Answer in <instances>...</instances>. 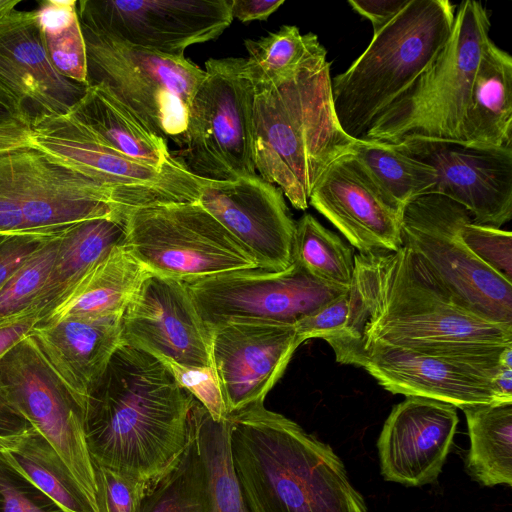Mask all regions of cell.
Returning a JSON list of instances; mask_svg holds the SVG:
<instances>
[{
	"mask_svg": "<svg viewBox=\"0 0 512 512\" xmlns=\"http://www.w3.org/2000/svg\"><path fill=\"white\" fill-rule=\"evenodd\" d=\"M349 317L333 352L380 345L454 358H499L512 327L456 304L407 246L354 256Z\"/></svg>",
	"mask_w": 512,
	"mask_h": 512,
	"instance_id": "obj_1",
	"label": "cell"
},
{
	"mask_svg": "<svg viewBox=\"0 0 512 512\" xmlns=\"http://www.w3.org/2000/svg\"><path fill=\"white\" fill-rule=\"evenodd\" d=\"M195 400L159 358L121 342L84 403L92 461L153 483L183 451Z\"/></svg>",
	"mask_w": 512,
	"mask_h": 512,
	"instance_id": "obj_2",
	"label": "cell"
},
{
	"mask_svg": "<svg viewBox=\"0 0 512 512\" xmlns=\"http://www.w3.org/2000/svg\"><path fill=\"white\" fill-rule=\"evenodd\" d=\"M231 459L248 512H368L333 449L261 404L228 415Z\"/></svg>",
	"mask_w": 512,
	"mask_h": 512,
	"instance_id": "obj_3",
	"label": "cell"
},
{
	"mask_svg": "<svg viewBox=\"0 0 512 512\" xmlns=\"http://www.w3.org/2000/svg\"><path fill=\"white\" fill-rule=\"evenodd\" d=\"M326 55L322 46L289 77L255 91L256 171L298 210L307 209L319 177L356 142L336 116Z\"/></svg>",
	"mask_w": 512,
	"mask_h": 512,
	"instance_id": "obj_4",
	"label": "cell"
},
{
	"mask_svg": "<svg viewBox=\"0 0 512 512\" xmlns=\"http://www.w3.org/2000/svg\"><path fill=\"white\" fill-rule=\"evenodd\" d=\"M455 6L448 0H408L376 32L365 51L332 79L336 116L359 140L374 120L438 57L452 33Z\"/></svg>",
	"mask_w": 512,
	"mask_h": 512,
	"instance_id": "obj_5",
	"label": "cell"
},
{
	"mask_svg": "<svg viewBox=\"0 0 512 512\" xmlns=\"http://www.w3.org/2000/svg\"><path fill=\"white\" fill-rule=\"evenodd\" d=\"M489 30L486 8L478 1L461 2L441 53L359 140L386 144L407 139L464 142L463 124Z\"/></svg>",
	"mask_w": 512,
	"mask_h": 512,
	"instance_id": "obj_6",
	"label": "cell"
},
{
	"mask_svg": "<svg viewBox=\"0 0 512 512\" xmlns=\"http://www.w3.org/2000/svg\"><path fill=\"white\" fill-rule=\"evenodd\" d=\"M81 27L88 86H101L151 132L183 147L190 105L205 71L185 56L151 51Z\"/></svg>",
	"mask_w": 512,
	"mask_h": 512,
	"instance_id": "obj_7",
	"label": "cell"
},
{
	"mask_svg": "<svg viewBox=\"0 0 512 512\" xmlns=\"http://www.w3.org/2000/svg\"><path fill=\"white\" fill-rule=\"evenodd\" d=\"M130 210L114 188L32 143L0 151V233L57 229Z\"/></svg>",
	"mask_w": 512,
	"mask_h": 512,
	"instance_id": "obj_8",
	"label": "cell"
},
{
	"mask_svg": "<svg viewBox=\"0 0 512 512\" xmlns=\"http://www.w3.org/2000/svg\"><path fill=\"white\" fill-rule=\"evenodd\" d=\"M245 58L208 59L189 110L179 157L203 179L236 181L256 175L255 91Z\"/></svg>",
	"mask_w": 512,
	"mask_h": 512,
	"instance_id": "obj_9",
	"label": "cell"
},
{
	"mask_svg": "<svg viewBox=\"0 0 512 512\" xmlns=\"http://www.w3.org/2000/svg\"><path fill=\"white\" fill-rule=\"evenodd\" d=\"M472 219L440 194L410 202L402 214L403 245L410 248L453 301L490 322L512 327V283L483 263L462 241Z\"/></svg>",
	"mask_w": 512,
	"mask_h": 512,
	"instance_id": "obj_10",
	"label": "cell"
},
{
	"mask_svg": "<svg viewBox=\"0 0 512 512\" xmlns=\"http://www.w3.org/2000/svg\"><path fill=\"white\" fill-rule=\"evenodd\" d=\"M126 247L151 274L190 282L257 269L247 249L197 201L136 208Z\"/></svg>",
	"mask_w": 512,
	"mask_h": 512,
	"instance_id": "obj_11",
	"label": "cell"
},
{
	"mask_svg": "<svg viewBox=\"0 0 512 512\" xmlns=\"http://www.w3.org/2000/svg\"><path fill=\"white\" fill-rule=\"evenodd\" d=\"M185 283L211 334L229 324L295 325L349 290L315 279L294 262L281 272L237 270Z\"/></svg>",
	"mask_w": 512,
	"mask_h": 512,
	"instance_id": "obj_12",
	"label": "cell"
},
{
	"mask_svg": "<svg viewBox=\"0 0 512 512\" xmlns=\"http://www.w3.org/2000/svg\"><path fill=\"white\" fill-rule=\"evenodd\" d=\"M0 393L55 448L97 511L93 461L83 427L84 404L30 335L0 360Z\"/></svg>",
	"mask_w": 512,
	"mask_h": 512,
	"instance_id": "obj_13",
	"label": "cell"
},
{
	"mask_svg": "<svg viewBox=\"0 0 512 512\" xmlns=\"http://www.w3.org/2000/svg\"><path fill=\"white\" fill-rule=\"evenodd\" d=\"M507 349L500 358L489 359L454 358L380 345L334 354L338 363L363 368L393 394L424 397L463 410L511 402L495 386L502 368L512 366V355Z\"/></svg>",
	"mask_w": 512,
	"mask_h": 512,
	"instance_id": "obj_14",
	"label": "cell"
},
{
	"mask_svg": "<svg viewBox=\"0 0 512 512\" xmlns=\"http://www.w3.org/2000/svg\"><path fill=\"white\" fill-rule=\"evenodd\" d=\"M31 143L114 188L131 210L198 201L209 181L189 170H161L114 150L69 115L36 123Z\"/></svg>",
	"mask_w": 512,
	"mask_h": 512,
	"instance_id": "obj_15",
	"label": "cell"
},
{
	"mask_svg": "<svg viewBox=\"0 0 512 512\" xmlns=\"http://www.w3.org/2000/svg\"><path fill=\"white\" fill-rule=\"evenodd\" d=\"M140 512H248L232 464L228 418L215 421L195 400L184 449L150 484Z\"/></svg>",
	"mask_w": 512,
	"mask_h": 512,
	"instance_id": "obj_16",
	"label": "cell"
},
{
	"mask_svg": "<svg viewBox=\"0 0 512 512\" xmlns=\"http://www.w3.org/2000/svg\"><path fill=\"white\" fill-rule=\"evenodd\" d=\"M77 11L82 26L171 56L218 38L233 20L231 0H80Z\"/></svg>",
	"mask_w": 512,
	"mask_h": 512,
	"instance_id": "obj_17",
	"label": "cell"
},
{
	"mask_svg": "<svg viewBox=\"0 0 512 512\" xmlns=\"http://www.w3.org/2000/svg\"><path fill=\"white\" fill-rule=\"evenodd\" d=\"M394 145L430 165L437 175L433 193L464 207L474 224L501 228L511 220L512 146L428 139Z\"/></svg>",
	"mask_w": 512,
	"mask_h": 512,
	"instance_id": "obj_18",
	"label": "cell"
},
{
	"mask_svg": "<svg viewBox=\"0 0 512 512\" xmlns=\"http://www.w3.org/2000/svg\"><path fill=\"white\" fill-rule=\"evenodd\" d=\"M121 342L186 367H212V334L185 282L149 273L125 308Z\"/></svg>",
	"mask_w": 512,
	"mask_h": 512,
	"instance_id": "obj_19",
	"label": "cell"
},
{
	"mask_svg": "<svg viewBox=\"0 0 512 512\" xmlns=\"http://www.w3.org/2000/svg\"><path fill=\"white\" fill-rule=\"evenodd\" d=\"M197 202L247 249L259 269L281 272L293 264L296 222L277 186L258 174L209 180Z\"/></svg>",
	"mask_w": 512,
	"mask_h": 512,
	"instance_id": "obj_20",
	"label": "cell"
},
{
	"mask_svg": "<svg viewBox=\"0 0 512 512\" xmlns=\"http://www.w3.org/2000/svg\"><path fill=\"white\" fill-rule=\"evenodd\" d=\"M358 253L403 246V211L352 154L332 162L315 183L309 202Z\"/></svg>",
	"mask_w": 512,
	"mask_h": 512,
	"instance_id": "obj_21",
	"label": "cell"
},
{
	"mask_svg": "<svg viewBox=\"0 0 512 512\" xmlns=\"http://www.w3.org/2000/svg\"><path fill=\"white\" fill-rule=\"evenodd\" d=\"M302 343L294 325L229 324L215 329L212 366L227 414L263 403Z\"/></svg>",
	"mask_w": 512,
	"mask_h": 512,
	"instance_id": "obj_22",
	"label": "cell"
},
{
	"mask_svg": "<svg viewBox=\"0 0 512 512\" xmlns=\"http://www.w3.org/2000/svg\"><path fill=\"white\" fill-rule=\"evenodd\" d=\"M0 85L17 100L30 128L67 115L88 88L52 65L36 11L16 9L0 16Z\"/></svg>",
	"mask_w": 512,
	"mask_h": 512,
	"instance_id": "obj_23",
	"label": "cell"
},
{
	"mask_svg": "<svg viewBox=\"0 0 512 512\" xmlns=\"http://www.w3.org/2000/svg\"><path fill=\"white\" fill-rule=\"evenodd\" d=\"M458 422L456 407L406 396L392 408L377 441L383 478L411 487L435 482L450 452Z\"/></svg>",
	"mask_w": 512,
	"mask_h": 512,
	"instance_id": "obj_24",
	"label": "cell"
},
{
	"mask_svg": "<svg viewBox=\"0 0 512 512\" xmlns=\"http://www.w3.org/2000/svg\"><path fill=\"white\" fill-rule=\"evenodd\" d=\"M121 318H64L37 324L30 336L77 397L86 396L121 344Z\"/></svg>",
	"mask_w": 512,
	"mask_h": 512,
	"instance_id": "obj_25",
	"label": "cell"
},
{
	"mask_svg": "<svg viewBox=\"0 0 512 512\" xmlns=\"http://www.w3.org/2000/svg\"><path fill=\"white\" fill-rule=\"evenodd\" d=\"M121 154L161 170L186 171L167 140L147 129L126 107L99 85L88 86L67 114Z\"/></svg>",
	"mask_w": 512,
	"mask_h": 512,
	"instance_id": "obj_26",
	"label": "cell"
},
{
	"mask_svg": "<svg viewBox=\"0 0 512 512\" xmlns=\"http://www.w3.org/2000/svg\"><path fill=\"white\" fill-rule=\"evenodd\" d=\"M126 215L86 219L63 231L53 269L32 310L43 318L112 250L126 246Z\"/></svg>",
	"mask_w": 512,
	"mask_h": 512,
	"instance_id": "obj_27",
	"label": "cell"
},
{
	"mask_svg": "<svg viewBox=\"0 0 512 512\" xmlns=\"http://www.w3.org/2000/svg\"><path fill=\"white\" fill-rule=\"evenodd\" d=\"M148 274L126 246L117 247L38 324L64 318H121Z\"/></svg>",
	"mask_w": 512,
	"mask_h": 512,
	"instance_id": "obj_28",
	"label": "cell"
},
{
	"mask_svg": "<svg viewBox=\"0 0 512 512\" xmlns=\"http://www.w3.org/2000/svg\"><path fill=\"white\" fill-rule=\"evenodd\" d=\"M463 141L512 146V57L491 39L484 47L474 79Z\"/></svg>",
	"mask_w": 512,
	"mask_h": 512,
	"instance_id": "obj_29",
	"label": "cell"
},
{
	"mask_svg": "<svg viewBox=\"0 0 512 512\" xmlns=\"http://www.w3.org/2000/svg\"><path fill=\"white\" fill-rule=\"evenodd\" d=\"M467 474L482 486H512V401L467 407Z\"/></svg>",
	"mask_w": 512,
	"mask_h": 512,
	"instance_id": "obj_30",
	"label": "cell"
},
{
	"mask_svg": "<svg viewBox=\"0 0 512 512\" xmlns=\"http://www.w3.org/2000/svg\"><path fill=\"white\" fill-rule=\"evenodd\" d=\"M14 465L68 512H97L59 453L33 426L4 450Z\"/></svg>",
	"mask_w": 512,
	"mask_h": 512,
	"instance_id": "obj_31",
	"label": "cell"
},
{
	"mask_svg": "<svg viewBox=\"0 0 512 512\" xmlns=\"http://www.w3.org/2000/svg\"><path fill=\"white\" fill-rule=\"evenodd\" d=\"M351 153L402 211L416 198L433 193L435 170L394 144L356 140Z\"/></svg>",
	"mask_w": 512,
	"mask_h": 512,
	"instance_id": "obj_32",
	"label": "cell"
},
{
	"mask_svg": "<svg viewBox=\"0 0 512 512\" xmlns=\"http://www.w3.org/2000/svg\"><path fill=\"white\" fill-rule=\"evenodd\" d=\"M293 262L315 279L349 289L354 274V249L314 216L304 214L295 226Z\"/></svg>",
	"mask_w": 512,
	"mask_h": 512,
	"instance_id": "obj_33",
	"label": "cell"
},
{
	"mask_svg": "<svg viewBox=\"0 0 512 512\" xmlns=\"http://www.w3.org/2000/svg\"><path fill=\"white\" fill-rule=\"evenodd\" d=\"M244 45L248 52L245 67L254 91L286 79L323 46L317 35H302L294 25H283L257 40L247 39Z\"/></svg>",
	"mask_w": 512,
	"mask_h": 512,
	"instance_id": "obj_34",
	"label": "cell"
},
{
	"mask_svg": "<svg viewBox=\"0 0 512 512\" xmlns=\"http://www.w3.org/2000/svg\"><path fill=\"white\" fill-rule=\"evenodd\" d=\"M35 11L52 65L64 77L88 85L86 45L77 1L46 0Z\"/></svg>",
	"mask_w": 512,
	"mask_h": 512,
	"instance_id": "obj_35",
	"label": "cell"
},
{
	"mask_svg": "<svg viewBox=\"0 0 512 512\" xmlns=\"http://www.w3.org/2000/svg\"><path fill=\"white\" fill-rule=\"evenodd\" d=\"M63 231L37 250L0 289V321L32 310L53 269Z\"/></svg>",
	"mask_w": 512,
	"mask_h": 512,
	"instance_id": "obj_36",
	"label": "cell"
},
{
	"mask_svg": "<svg viewBox=\"0 0 512 512\" xmlns=\"http://www.w3.org/2000/svg\"><path fill=\"white\" fill-rule=\"evenodd\" d=\"M0 512H68L34 485L0 449Z\"/></svg>",
	"mask_w": 512,
	"mask_h": 512,
	"instance_id": "obj_37",
	"label": "cell"
},
{
	"mask_svg": "<svg viewBox=\"0 0 512 512\" xmlns=\"http://www.w3.org/2000/svg\"><path fill=\"white\" fill-rule=\"evenodd\" d=\"M97 512H140L150 484L93 462Z\"/></svg>",
	"mask_w": 512,
	"mask_h": 512,
	"instance_id": "obj_38",
	"label": "cell"
},
{
	"mask_svg": "<svg viewBox=\"0 0 512 512\" xmlns=\"http://www.w3.org/2000/svg\"><path fill=\"white\" fill-rule=\"evenodd\" d=\"M466 246L489 268L512 283V234L501 228L474 224L472 219L460 228Z\"/></svg>",
	"mask_w": 512,
	"mask_h": 512,
	"instance_id": "obj_39",
	"label": "cell"
},
{
	"mask_svg": "<svg viewBox=\"0 0 512 512\" xmlns=\"http://www.w3.org/2000/svg\"><path fill=\"white\" fill-rule=\"evenodd\" d=\"M160 360L170 369L179 385L202 404L215 421L227 420L228 414L213 366L186 367L169 360Z\"/></svg>",
	"mask_w": 512,
	"mask_h": 512,
	"instance_id": "obj_40",
	"label": "cell"
},
{
	"mask_svg": "<svg viewBox=\"0 0 512 512\" xmlns=\"http://www.w3.org/2000/svg\"><path fill=\"white\" fill-rule=\"evenodd\" d=\"M66 227L0 233V289L37 250Z\"/></svg>",
	"mask_w": 512,
	"mask_h": 512,
	"instance_id": "obj_41",
	"label": "cell"
},
{
	"mask_svg": "<svg viewBox=\"0 0 512 512\" xmlns=\"http://www.w3.org/2000/svg\"><path fill=\"white\" fill-rule=\"evenodd\" d=\"M349 317V290L331 299L299 320L296 332L303 342L311 338L332 337L339 333Z\"/></svg>",
	"mask_w": 512,
	"mask_h": 512,
	"instance_id": "obj_42",
	"label": "cell"
},
{
	"mask_svg": "<svg viewBox=\"0 0 512 512\" xmlns=\"http://www.w3.org/2000/svg\"><path fill=\"white\" fill-rule=\"evenodd\" d=\"M41 319V311L29 310L0 321V360L17 343L29 336Z\"/></svg>",
	"mask_w": 512,
	"mask_h": 512,
	"instance_id": "obj_43",
	"label": "cell"
},
{
	"mask_svg": "<svg viewBox=\"0 0 512 512\" xmlns=\"http://www.w3.org/2000/svg\"><path fill=\"white\" fill-rule=\"evenodd\" d=\"M408 0H349L348 4L361 16L369 19L373 32L389 23Z\"/></svg>",
	"mask_w": 512,
	"mask_h": 512,
	"instance_id": "obj_44",
	"label": "cell"
},
{
	"mask_svg": "<svg viewBox=\"0 0 512 512\" xmlns=\"http://www.w3.org/2000/svg\"><path fill=\"white\" fill-rule=\"evenodd\" d=\"M284 0H231V15L241 22L266 20Z\"/></svg>",
	"mask_w": 512,
	"mask_h": 512,
	"instance_id": "obj_45",
	"label": "cell"
},
{
	"mask_svg": "<svg viewBox=\"0 0 512 512\" xmlns=\"http://www.w3.org/2000/svg\"><path fill=\"white\" fill-rule=\"evenodd\" d=\"M32 425L0 393V439L26 432Z\"/></svg>",
	"mask_w": 512,
	"mask_h": 512,
	"instance_id": "obj_46",
	"label": "cell"
},
{
	"mask_svg": "<svg viewBox=\"0 0 512 512\" xmlns=\"http://www.w3.org/2000/svg\"><path fill=\"white\" fill-rule=\"evenodd\" d=\"M32 130L22 123L0 125V151L31 144Z\"/></svg>",
	"mask_w": 512,
	"mask_h": 512,
	"instance_id": "obj_47",
	"label": "cell"
},
{
	"mask_svg": "<svg viewBox=\"0 0 512 512\" xmlns=\"http://www.w3.org/2000/svg\"><path fill=\"white\" fill-rule=\"evenodd\" d=\"M10 123H22L29 126L17 100L0 85V125Z\"/></svg>",
	"mask_w": 512,
	"mask_h": 512,
	"instance_id": "obj_48",
	"label": "cell"
},
{
	"mask_svg": "<svg viewBox=\"0 0 512 512\" xmlns=\"http://www.w3.org/2000/svg\"><path fill=\"white\" fill-rule=\"evenodd\" d=\"M20 0H0V16L15 9Z\"/></svg>",
	"mask_w": 512,
	"mask_h": 512,
	"instance_id": "obj_49",
	"label": "cell"
},
{
	"mask_svg": "<svg viewBox=\"0 0 512 512\" xmlns=\"http://www.w3.org/2000/svg\"><path fill=\"white\" fill-rule=\"evenodd\" d=\"M12 438L13 437L0 439V449L5 450L7 448V446L9 445L10 441L12 440Z\"/></svg>",
	"mask_w": 512,
	"mask_h": 512,
	"instance_id": "obj_50",
	"label": "cell"
}]
</instances>
